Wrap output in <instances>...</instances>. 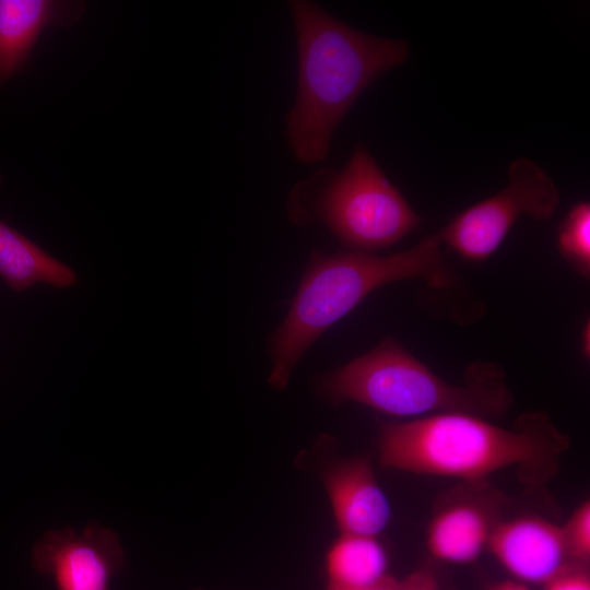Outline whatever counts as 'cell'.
<instances>
[{"label": "cell", "instance_id": "18", "mask_svg": "<svg viewBox=\"0 0 590 590\" xmlns=\"http://www.w3.org/2000/svg\"><path fill=\"white\" fill-rule=\"evenodd\" d=\"M400 582L393 579L390 576H387L385 579L379 581L376 585L365 587V588H355V589H335L328 588V590H399Z\"/></svg>", "mask_w": 590, "mask_h": 590}, {"label": "cell", "instance_id": "7", "mask_svg": "<svg viewBox=\"0 0 590 590\" xmlns=\"http://www.w3.org/2000/svg\"><path fill=\"white\" fill-rule=\"evenodd\" d=\"M34 568L47 576L56 590H109L126 565L119 536L90 522L83 530L62 527L46 531L31 553Z\"/></svg>", "mask_w": 590, "mask_h": 590}, {"label": "cell", "instance_id": "11", "mask_svg": "<svg viewBox=\"0 0 590 590\" xmlns=\"http://www.w3.org/2000/svg\"><path fill=\"white\" fill-rule=\"evenodd\" d=\"M485 504L465 498L444 505L427 532L430 554L444 562L469 563L487 546L493 518Z\"/></svg>", "mask_w": 590, "mask_h": 590}, {"label": "cell", "instance_id": "5", "mask_svg": "<svg viewBox=\"0 0 590 590\" xmlns=\"http://www.w3.org/2000/svg\"><path fill=\"white\" fill-rule=\"evenodd\" d=\"M306 184L314 188L309 216L353 250L390 247L422 223L362 143L341 172H319Z\"/></svg>", "mask_w": 590, "mask_h": 590}, {"label": "cell", "instance_id": "10", "mask_svg": "<svg viewBox=\"0 0 590 590\" xmlns=\"http://www.w3.org/2000/svg\"><path fill=\"white\" fill-rule=\"evenodd\" d=\"M83 11L82 2L0 0V88L21 72L47 27L72 24Z\"/></svg>", "mask_w": 590, "mask_h": 590}, {"label": "cell", "instance_id": "15", "mask_svg": "<svg viewBox=\"0 0 590 590\" xmlns=\"http://www.w3.org/2000/svg\"><path fill=\"white\" fill-rule=\"evenodd\" d=\"M563 528L570 556L588 559L590 555V504L583 502Z\"/></svg>", "mask_w": 590, "mask_h": 590}, {"label": "cell", "instance_id": "6", "mask_svg": "<svg viewBox=\"0 0 590 590\" xmlns=\"http://www.w3.org/2000/svg\"><path fill=\"white\" fill-rule=\"evenodd\" d=\"M560 201L557 186L535 162L519 157L508 168V182L494 196L456 215L437 234L469 261H483L502 245L521 216L545 221Z\"/></svg>", "mask_w": 590, "mask_h": 590}, {"label": "cell", "instance_id": "13", "mask_svg": "<svg viewBox=\"0 0 590 590\" xmlns=\"http://www.w3.org/2000/svg\"><path fill=\"white\" fill-rule=\"evenodd\" d=\"M388 556L376 536L341 534L327 555L328 588L355 589L385 579Z\"/></svg>", "mask_w": 590, "mask_h": 590}, {"label": "cell", "instance_id": "3", "mask_svg": "<svg viewBox=\"0 0 590 590\" xmlns=\"http://www.w3.org/2000/svg\"><path fill=\"white\" fill-rule=\"evenodd\" d=\"M441 246L435 233L412 248L388 256L359 250L328 255L315 249L288 312L269 339V384L283 390L315 341L375 290L408 279L446 286L451 270Z\"/></svg>", "mask_w": 590, "mask_h": 590}, {"label": "cell", "instance_id": "12", "mask_svg": "<svg viewBox=\"0 0 590 590\" xmlns=\"http://www.w3.org/2000/svg\"><path fill=\"white\" fill-rule=\"evenodd\" d=\"M0 276L16 293L38 283L67 288L75 272L36 243L0 220Z\"/></svg>", "mask_w": 590, "mask_h": 590}, {"label": "cell", "instance_id": "1", "mask_svg": "<svg viewBox=\"0 0 590 590\" xmlns=\"http://www.w3.org/2000/svg\"><path fill=\"white\" fill-rule=\"evenodd\" d=\"M288 8L297 46V91L285 135L297 162L316 165L358 96L380 75L409 58L408 43L353 28L314 1Z\"/></svg>", "mask_w": 590, "mask_h": 590}, {"label": "cell", "instance_id": "16", "mask_svg": "<svg viewBox=\"0 0 590 590\" xmlns=\"http://www.w3.org/2000/svg\"><path fill=\"white\" fill-rule=\"evenodd\" d=\"M546 590H590L589 577L565 570L547 583Z\"/></svg>", "mask_w": 590, "mask_h": 590}, {"label": "cell", "instance_id": "17", "mask_svg": "<svg viewBox=\"0 0 590 590\" xmlns=\"http://www.w3.org/2000/svg\"><path fill=\"white\" fill-rule=\"evenodd\" d=\"M399 590H438V588L430 575L417 573L400 582Z\"/></svg>", "mask_w": 590, "mask_h": 590}, {"label": "cell", "instance_id": "14", "mask_svg": "<svg viewBox=\"0 0 590 590\" xmlns=\"http://www.w3.org/2000/svg\"><path fill=\"white\" fill-rule=\"evenodd\" d=\"M557 248L560 256L583 278L590 275V204L573 205L558 226Z\"/></svg>", "mask_w": 590, "mask_h": 590}, {"label": "cell", "instance_id": "2", "mask_svg": "<svg viewBox=\"0 0 590 590\" xmlns=\"http://www.w3.org/2000/svg\"><path fill=\"white\" fill-rule=\"evenodd\" d=\"M568 447V436L542 411L522 413L510 427L467 413H438L384 423L378 436L382 467L470 483L517 467L526 483L543 484Z\"/></svg>", "mask_w": 590, "mask_h": 590}, {"label": "cell", "instance_id": "9", "mask_svg": "<svg viewBox=\"0 0 590 590\" xmlns=\"http://www.w3.org/2000/svg\"><path fill=\"white\" fill-rule=\"evenodd\" d=\"M324 483L342 534L377 536L387 527L390 503L367 460L351 459L333 467Z\"/></svg>", "mask_w": 590, "mask_h": 590}, {"label": "cell", "instance_id": "8", "mask_svg": "<svg viewBox=\"0 0 590 590\" xmlns=\"http://www.w3.org/2000/svg\"><path fill=\"white\" fill-rule=\"evenodd\" d=\"M487 547L509 573L530 582L548 583L570 556L563 528L534 516L496 523Z\"/></svg>", "mask_w": 590, "mask_h": 590}, {"label": "cell", "instance_id": "19", "mask_svg": "<svg viewBox=\"0 0 590 590\" xmlns=\"http://www.w3.org/2000/svg\"><path fill=\"white\" fill-rule=\"evenodd\" d=\"M493 590H529L527 587L516 582H505Z\"/></svg>", "mask_w": 590, "mask_h": 590}, {"label": "cell", "instance_id": "4", "mask_svg": "<svg viewBox=\"0 0 590 590\" xmlns=\"http://www.w3.org/2000/svg\"><path fill=\"white\" fill-rule=\"evenodd\" d=\"M319 385L335 404L356 402L396 417L438 413L499 417L514 402L499 364L474 362L467 367L462 382L451 384L392 338L322 376Z\"/></svg>", "mask_w": 590, "mask_h": 590}]
</instances>
